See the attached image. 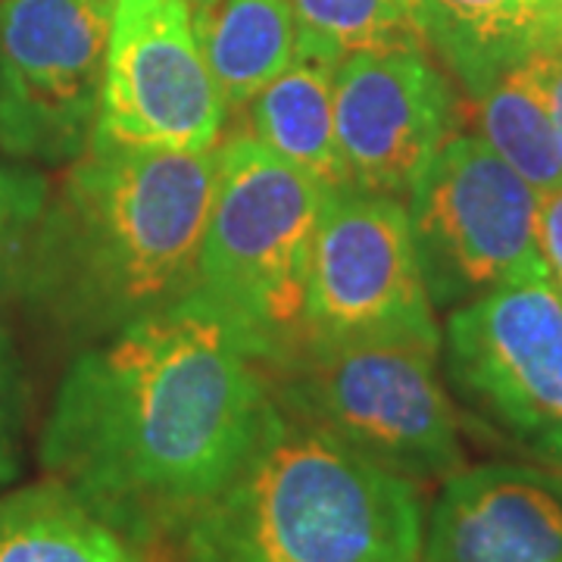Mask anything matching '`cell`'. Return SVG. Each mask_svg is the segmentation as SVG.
<instances>
[{
	"label": "cell",
	"instance_id": "cell-9",
	"mask_svg": "<svg viewBox=\"0 0 562 562\" xmlns=\"http://www.w3.org/2000/svg\"><path fill=\"white\" fill-rule=\"evenodd\" d=\"M225 120L188 0H116L91 144L213 154Z\"/></svg>",
	"mask_w": 562,
	"mask_h": 562
},
{
	"label": "cell",
	"instance_id": "cell-21",
	"mask_svg": "<svg viewBox=\"0 0 562 562\" xmlns=\"http://www.w3.org/2000/svg\"><path fill=\"white\" fill-rule=\"evenodd\" d=\"M538 241L550 276L562 288V188L541 194L538 201Z\"/></svg>",
	"mask_w": 562,
	"mask_h": 562
},
{
	"label": "cell",
	"instance_id": "cell-12",
	"mask_svg": "<svg viewBox=\"0 0 562 562\" xmlns=\"http://www.w3.org/2000/svg\"><path fill=\"white\" fill-rule=\"evenodd\" d=\"M422 562H562V472L513 462L453 472Z\"/></svg>",
	"mask_w": 562,
	"mask_h": 562
},
{
	"label": "cell",
	"instance_id": "cell-22",
	"mask_svg": "<svg viewBox=\"0 0 562 562\" xmlns=\"http://www.w3.org/2000/svg\"><path fill=\"white\" fill-rule=\"evenodd\" d=\"M541 63V81L547 106H550V122H553V135H557V150L562 162V47L538 57Z\"/></svg>",
	"mask_w": 562,
	"mask_h": 562
},
{
	"label": "cell",
	"instance_id": "cell-20",
	"mask_svg": "<svg viewBox=\"0 0 562 562\" xmlns=\"http://www.w3.org/2000/svg\"><path fill=\"white\" fill-rule=\"evenodd\" d=\"M22 475V382L10 338L0 328V491Z\"/></svg>",
	"mask_w": 562,
	"mask_h": 562
},
{
	"label": "cell",
	"instance_id": "cell-4",
	"mask_svg": "<svg viewBox=\"0 0 562 562\" xmlns=\"http://www.w3.org/2000/svg\"><path fill=\"white\" fill-rule=\"evenodd\" d=\"M328 194L254 135L216 147L198 297L241 335L262 372L306 338V276Z\"/></svg>",
	"mask_w": 562,
	"mask_h": 562
},
{
	"label": "cell",
	"instance_id": "cell-24",
	"mask_svg": "<svg viewBox=\"0 0 562 562\" xmlns=\"http://www.w3.org/2000/svg\"><path fill=\"white\" fill-rule=\"evenodd\" d=\"M406 3H409V7L416 10V16H419V0H406Z\"/></svg>",
	"mask_w": 562,
	"mask_h": 562
},
{
	"label": "cell",
	"instance_id": "cell-5",
	"mask_svg": "<svg viewBox=\"0 0 562 562\" xmlns=\"http://www.w3.org/2000/svg\"><path fill=\"white\" fill-rule=\"evenodd\" d=\"M438 347L303 341L266 369L272 401L409 482L460 472L457 413L438 382Z\"/></svg>",
	"mask_w": 562,
	"mask_h": 562
},
{
	"label": "cell",
	"instance_id": "cell-19",
	"mask_svg": "<svg viewBox=\"0 0 562 562\" xmlns=\"http://www.w3.org/2000/svg\"><path fill=\"white\" fill-rule=\"evenodd\" d=\"M47 198L50 184L38 169L0 162V301L20 294L22 266Z\"/></svg>",
	"mask_w": 562,
	"mask_h": 562
},
{
	"label": "cell",
	"instance_id": "cell-23",
	"mask_svg": "<svg viewBox=\"0 0 562 562\" xmlns=\"http://www.w3.org/2000/svg\"><path fill=\"white\" fill-rule=\"evenodd\" d=\"M531 447V453L538 457V460L550 462L553 469H560L562 472V431H553V435H547L541 441L528 443Z\"/></svg>",
	"mask_w": 562,
	"mask_h": 562
},
{
	"label": "cell",
	"instance_id": "cell-17",
	"mask_svg": "<svg viewBox=\"0 0 562 562\" xmlns=\"http://www.w3.org/2000/svg\"><path fill=\"white\" fill-rule=\"evenodd\" d=\"M538 57L509 69L475 101H479L482 138L538 194H550L562 188V162Z\"/></svg>",
	"mask_w": 562,
	"mask_h": 562
},
{
	"label": "cell",
	"instance_id": "cell-3",
	"mask_svg": "<svg viewBox=\"0 0 562 562\" xmlns=\"http://www.w3.org/2000/svg\"><path fill=\"white\" fill-rule=\"evenodd\" d=\"M179 541L184 562H419L425 516L416 482L276 403Z\"/></svg>",
	"mask_w": 562,
	"mask_h": 562
},
{
	"label": "cell",
	"instance_id": "cell-10",
	"mask_svg": "<svg viewBox=\"0 0 562 562\" xmlns=\"http://www.w3.org/2000/svg\"><path fill=\"white\" fill-rule=\"evenodd\" d=\"M441 344L453 387L487 419L525 443L562 431V288L553 279L462 303Z\"/></svg>",
	"mask_w": 562,
	"mask_h": 562
},
{
	"label": "cell",
	"instance_id": "cell-7",
	"mask_svg": "<svg viewBox=\"0 0 562 562\" xmlns=\"http://www.w3.org/2000/svg\"><path fill=\"white\" fill-rule=\"evenodd\" d=\"M303 341H409L441 350L401 198L357 188L325 198L306 276Z\"/></svg>",
	"mask_w": 562,
	"mask_h": 562
},
{
	"label": "cell",
	"instance_id": "cell-6",
	"mask_svg": "<svg viewBox=\"0 0 562 562\" xmlns=\"http://www.w3.org/2000/svg\"><path fill=\"white\" fill-rule=\"evenodd\" d=\"M406 201L435 306L553 279L538 241L541 194L484 138L450 135Z\"/></svg>",
	"mask_w": 562,
	"mask_h": 562
},
{
	"label": "cell",
	"instance_id": "cell-11",
	"mask_svg": "<svg viewBox=\"0 0 562 562\" xmlns=\"http://www.w3.org/2000/svg\"><path fill=\"white\" fill-rule=\"evenodd\" d=\"M335 122L350 188L406 201L457 122L428 50L353 54L335 69Z\"/></svg>",
	"mask_w": 562,
	"mask_h": 562
},
{
	"label": "cell",
	"instance_id": "cell-14",
	"mask_svg": "<svg viewBox=\"0 0 562 562\" xmlns=\"http://www.w3.org/2000/svg\"><path fill=\"white\" fill-rule=\"evenodd\" d=\"M335 63L297 57L247 103L250 135L328 191L350 188L335 122Z\"/></svg>",
	"mask_w": 562,
	"mask_h": 562
},
{
	"label": "cell",
	"instance_id": "cell-18",
	"mask_svg": "<svg viewBox=\"0 0 562 562\" xmlns=\"http://www.w3.org/2000/svg\"><path fill=\"white\" fill-rule=\"evenodd\" d=\"M297 22V57L338 63L353 54L428 50L406 0H288Z\"/></svg>",
	"mask_w": 562,
	"mask_h": 562
},
{
	"label": "cell",
	"instance_id": "cell-15",
	"mask_svg": "<svg viewBox=\"0 0 562 562\" xmlns=\"http://www.w3.org/2000/svg\"><path fill=\"white\" fill-rule=\"evenodd\" d=\"M194 35L228 110H244L297 60L288 0H188Z\"/></svg>",
	"mask_w": 562,
	"mask_h": 562
},
{
	"label": "cell",
	"instance_id": "cell-16",
	"mask_svg": "<svg viewBox=\"0 0 562 562\" xmlns=\"http://www.w3.org/2000/svg\"><path fill=\"white\" fill-rule=\"evenodd\" d=\"M0 562H147V557L138 541L50 479L0 491Z\"/></svg>",
	"mask_w": 562,
	"mask_h": 562
},
{
	"label": "cell",
	"instance_id": "cell-13",
	"mask_svg": "<svg viewBox=\"0 0 562 562\" xmlns=\"http://www.w3.org/2000/svg\"><path fill=\"white\" fill-rule=\"evenodd\" d=\"M425 41L472 98L562 47V0H419Z\"/></svg>",
	"mask_w": 562,
	"mask_h": 562
},
{
	"label": "cell",
	"instance_id": "cell-2",
	"mask_svg": "<svg viewBox=\"0 0 562 562\" xmlns=\"http://www.w3.org/2000/svg\"><path fill=\"white\" fill-rule=\"evenodd\" d=\"M213 181L216 150L91 144L47 198L16 297L85 344L194 297Z\"/></svg>",
	"mask_w": 562,
	"mask_h": 562
},
{
	"label": "cell",
	"instance_id": "cell-1",
	"mask_svg": "<svg viewBox=\"0 0 562 562\" xmlns=\"http://www.w3.org/2000/svg\"><path fill=\"white\" fill-rule=\"evenodd\" d=\"M272 406L262 362L194 294L81 350L44 422L41 465L140 547L179 538Z\"/></svg>",
	"mask_w": 562,
	"mask_h": 562
},
{
	"label": "cell",
	"instance_id": "cell-8",
	"mask_svg": "<svg viewBox=\"0 0 562 562\" xmlns=\"http://www.w3.org/2000/svg\"><path fill=\"white\" fill-rule=\"evenodd\" d=\"M113 3H0V154L38 166H72L88 154Z\"/></svg>",
	"mask_w": 562,
	"mask_h": 562
}]
</instances>
